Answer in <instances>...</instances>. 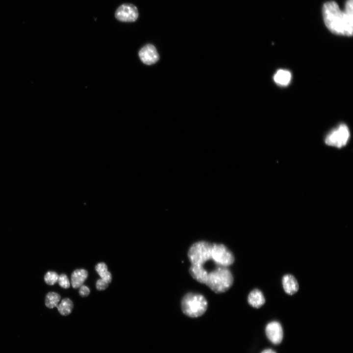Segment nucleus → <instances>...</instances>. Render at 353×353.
I'll return each mask as SVG.
<instances>
[{
    "mask_svg": "<svg viewBox=\"0 0 353 353\" xmlns=\"http://www.w3.org/2000/svg\"><path fill=\"white\" fill-rule=\"evenodd\" d=\"M322 16L327 28L333 34L350 37L353 33V15L341 10L333 0L325 2Z\"/></svg>",
    "mask_w": 353,
    "mask_h": 353,
    "instance_id": "1",
    "label": "nucleus"
},
{
    "mask_svg": "<svg viewBox=\"0 0 353 353\" xmlns=\"http://www.w3.org/2000/svg\"><path fill=\"white\" fill-rule=\"evenodd\" d=\"M233 282V276L227 267L218 266L208 273L205 284L215 293H220L227 291Z\"/></svg>",
    "mask_w": 353,
    "mask_h": 353,
    "instance_id": "2",
    "label": "nucleus"
},
{
    "mask_svg": "<svg viewBox=\"0 0 353 353\" xmlns=\"http://www.w3.org/2000/svg\"><path fill=\"white\" fill-rule=\"evenodd\" d=\"M207 302L202 295L188 293L182 298L181 309L183 312L190 317L202 315L206 310Z\"/></svg>",
    "mask_w": 353,
    "mask_h": 353,
    "instance_id": "3",
    "label": "nucleus"
},
{
    "mask_svg": "<svg viewBox=\"0 0 353 353\" xmlns=\"http://www.w3.org/2000/svg\"><path fill=\"white\" fill-rule=\"evenodd\" d=\"M212 245L204 241L194 243L188 252L191 264L203 265L205 262L211 259Z\"/></svg>",
    "mask_w": 353,
    "mask_h": 353,
    "instance_id": "4",
    "label": "nucleus"
},
{
    "mask_svg": "<svg viewBox=\"0 0 353 353\" xmlns=\"http://www.w3.org/2000/svg\"><path fill=\"white\" fill-rule=\"evenodd\" d=\"M349 137L350 132L348 126L342 124L326 136L325 143L329 146L340 148L346 145Z\"/></svg>",
    "mask_w": 353,
    "mask_h": 353,
    "instance_id": "5",
    "label": "nucleus"
},
{
    "mask_svg": "<svg viewBox=\"0 0 353 353\" xmlns=\"http://www.w3.org/2000/svg\"><path fill=\"white\" fill-rule=\"evenodd\" d=\"M211 260L218 266L227 267L234 261L232 253L223 244H213Z\"/></svg>",
    "mask_w": 353,
    "mask_h": 353,
    "instance_id": "6",
    "label": "nucleus"
},
{
    "mask_svg": "<svg viewBox=\"0 0 353 353\" xmlns=\"http://www.w3.org/2000/svg\"><path fill=\"white\" fill-rule=\"evenodd\" d=\"M116 18L123 22H133L138 17V12L135 6L132 4H123L116 10L115 14Z\"/></svg>",
    "mask_w": 353,
    "mask_h": 353,
    "instance_id": "7",
    "label": "nucleus"
},
{
    "mask_svg": "<svg viewBox=\"0 0 353 353\" xmlns=\"http://www.w3.org/2000/svg\"><path fill=\"white\" fill-rule=\"evenodd\" d=\"M266 333L269 340L274 344H279L283 338V330L280 323L273 321L267 324Z\"/></svg>",
    "mask_w": 353,
    "mask_h": 353,
    "instance_id": "8",
    "label": "nucleus"
},
{
    "mask_svg": "<svg viewBox=\"0 0 353 353\" xmlns=\"http://www.w3.org/2000/svg\"><path fill=\"white\" fill-rule=\"evenodd\" d=\"M139 56L144 64L148 65L156 63L159 59L156 49L151 44L144 46L139 52Z\"/></svg>",
    "mask_w": 353,
    "mask_h": 353,
    "instance_id": "9",
    "label": "nucleus"
},
{
    "mask_svg": "<svg viewBox=\"0 0 353 353\" xmlns=\"http://www.w3.org/2000/svg\"><path fill=\"white\" fill-rule=\"evenodd\" d=\"M282 286L285 292L289 295L296 293L299 290V284L296 278L292 275H284L282 279Z\"/></svg>",
    "mask_w": 353,
    "mask_h": 353,
    "instance_id": "10",
    "label": "nucleus"
},
{
    "mask_svg": "<svg viewBox=\"0 0 353 353\" xmlns=\"http://www.w3.org/2000/svg\"><path fill=\"white\" fill-rule=\"evenodd\" d=\"M189 272L191 276L198 282L205 284L208 272L203 265L191 264Z\"/></svg>",
    "mask_w": 353,
    "mask_h": 353,
    "instance_id": "11",
    "label": "nucleus"
},
{
    "mask_svg": "<svg viewBox=\"0 0 353 353\" xmlns=\"http://www.w3.org/2000/svg\"><path fill=\"white\" fill-rule=\"evenodd\" d=\"M248 302L252 306L259 308L264 304L265 299L262 292L258 289H255L249 294Z\"/></svg>",
    "mask_w": 353,
    "mask_h": 353,
    "instance_id": "12",
    "label": "nucleus"
},
{
    "mask_svg": "<svg viewBox=\"0 0 353 353\" xmlns=\"http://www.w3.org/2000/svg\"><path fill=\"white\" fill-rule=\"evenodd\" d=\"M88 277V272L83 269L75 270L71 275V283L74 288L80 287Z\"/></svg>",
    "mask_w": 353,
    "mask_h": 353,
    "instance_id": "13",
    "label": "nucleus"
},
{
    "mask_svg": "<svg viewBox=\"0 0 353 353\" xmlns=\"http://www.w3.org/2000/svg\"><path fill=\"white\" fill-rule=\"evenodd\" d=\"M291 79V74L289 71L286 70H278L274 76V80L276 83L281 86L288 85Z\"/></svg>",
    "mask_w": 353,
    "mask_h": 353,
    "instance_id": "14",
    "label": "nucleus"
},
{
    "mask_svg": "<svg viewBox=\"0 0 353 353\" xmlns=\"http://www.w3.org/2000/svg\"><path fill=\"white\" fill-rule=\"evenodd\" d=\"M95 270L101 278L104 280L108 283L112 281V275L107 270V266L104 262L98 263L95 266Z\"/></svg>",
    "mask_w": 353,
    "mask_h": 353,
    "instance_id": "15",
    "label": "nucleus"
},
{
    "mask_svg": "<svg viewBox=\"0 0 353 353\" xmlns=\"http://www.w3.org/2000/svg\"><path fill=\"white\" fill-rule=\"evenodd\" d=\"M73 306L72 301L69 298H65L56 307L62 315L66 316L71 313Z\"/></svg>",
    "mask_w": 353,
    "mask_h": 353,
    "instance_id": "16",
    "label": "nucleus"
},
{
    "mask_svg": "<svg viewBox=\"0 0 353 353\" xmlns=\"http://www.w3.org/2000/svg\"><path fill=\"white\" fill-rule=\"evenodd\" d=\"M60 299V296L57 293L50 292L48 293L45 298V304L49 308L56 307Z\"/></svg>",
    "mask_w": 353,
    "mask_h": 353,
    "instance_id": "17",
    "label": "nucleus"
},
{
    "mask_svg": "<svg viewBox=\"0 0 353 353\" xmlns=\"http://www.w3.org/2000/svg\"><path fill=\"white\" fill-rule=\"evenodd\" d=\"M58 277L59 276L56 272L49 271L44 277V280L47 284L52 285L58 281Z\"/></svg>",
    "mask_w": 353,
    "mask_h": 353,
    "instance_id": "18",
    "label": "nucleus"
},
{
    "mask_svg": "<svg viewBox=\"0 0 353 353\" xmlns=\"http://www.w3.org/2000/svg\"><path fill=\"white\" fill-rule=\"evenodd\" d=\"M57 281L58 282L59 285L64 289L70 287V284L69 280L67 276L64 274H62L59 276Z\"/></svg>",
    "mask_w": 353,
    "mask_h": 353,
    "instance_id": "19",
    "label": "nucleus"
},
{
    "mask_svg": "<svg viewBox=\"0 0 353 353\" xmlns=\"http://www.w3.org/2000/svg\"><path fill=\"white\" fill-rule=\"evenodd\" d=\"M96 288L97 290L101 291L106 289L108 285V283L104 280L101 278L99 279L96 282Z\"/></svg>",
    "mask_w": 353,
    "mask_h": 353,
    "instance_id": "20",
    "label": "nucleus"
},
{
    "mask_svg": "<svg viewBox=\"0 0 353 353\" xmlns=\"http://www.w3.org/2000/svg\"><path fill=\"white\" fill-rule=\"evenodd\" d=\"M90 291L89 288L85 285H81L79 290V295L82 297H85L89 295Z\"/></svg>",
    "mask_w": 353,
    "mask_h": 353,
    "instance_id": "21",
    "label": "nucleus"
},
{
    "mask_svg": "<svg viewBox=\"0 0 353 353\" xmlns=\"http://www.w3.org/2000/svg\"><path fill=\"white\" fill-rule=\"evenodd\" d=\"M261 353H276L272 349H266L264 350Z\"/></svg>",
    "mask_w": 353,
    "mask_h": 353,
    "instance_id": "22",
    "label": "nucleus"
}]
</instances>
